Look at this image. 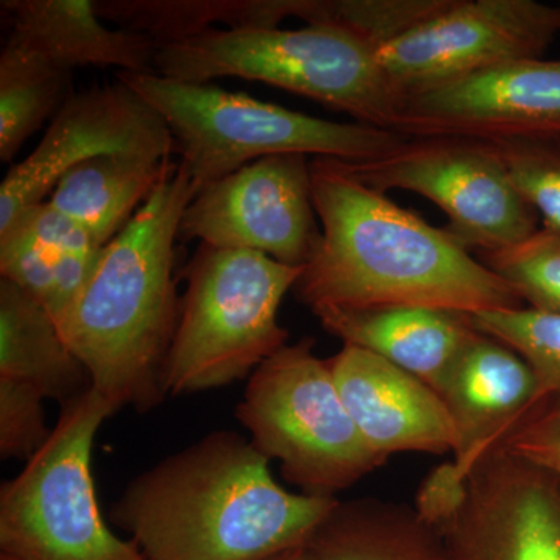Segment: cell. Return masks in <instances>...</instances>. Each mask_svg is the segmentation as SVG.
<instances>
[{
  "label": "cell",
  "mask_w": 560,
  "mask_h": 560,
  "mask_svg": "<svg viewBox=\"0 0 560 560\" xmlns=\"http://www.w3.org/2000/svg\"><path fill=\"white\" fill-rule=\"evenodd\" d=\"M453 560H560V480L495 445L440 529Z\"/></svg>",
  "instance_id": "14"
},
{
  "label": "cell",
  "mask_w": 560,
  "mask_h": 560,
  "mask_svg": "<svg viewBox=\"0 0 560 560\" xmlns=\"http://www.w3.org/2000/svg\"><path fill=\"white\" fill-rule=\"evenodd\" d=\"M72 73L39 58L2 47L0 54V161L10 162L25 142L54 119L69 97Z\"/></svg>",
  "instance_id": "23"
},
{
  "label": "cell",
  "mask_w": 560,
  "mask_h": 560,
  "mask_svg": "<svg viewBox=\"0 0 560 560\" xmlns=\"http://www.w3.org/2000/svg\"><path fill=\"white\" fill-rule=\"evenodd\" d=\"M178 164L172 156L106 154L70 168L50 194V205L106 246Z\"/></svg>",
  "instance_id": "19"
},
{
  "label": "cell",
  "mask_w": 560,
  "mask_h": 560,
  "mask_svg": "<svg viewBox=\"0 0 560 560\" xmlns=\"http://www.w3.org/2000/svg\"><path fill=\"white\" fill-rule=\"evenodd\" d=\"M301 275L302 268L256 250L201 243L184 272L187 290L162 371L165 396L223 388L250 377L289 345L279 308Z\"/></svg>",
  "instance_id": "6"
},
{
  "label": "cell",
  "mask_w": 560,
  "mask_h": 560,
  "mask_svg": "<svg viewBox=\"0 0 560 560\" xmlns=\"http://www.w3.org/2000/svg\"><path fill=\"white\" fill-rule=\"evenodd\" d=\"M315 215L311 161L278 154L202 186L184 210L178 241L256 250L304 268L320 241Z\"/></svg>",
  "instance_id": "11"
},
{
  "label": "cell",
  "mask_w": 560,
  "mask_h": 560,
  "mask_svg": "<svg viewBox=\"0 0 560 560\" xmlns=\"http://www.w3.org/2000/svg\"><path fill=\"white\" fill-rule=\"evenodd\" d=\"M508 448L560 480V407L530 416L503 442Z\"/></svg>",
  "instance_id": "30"
},
{
  "label": "cell",
  "mask_w": 560,
  "mask_h": 560,
  "mask_svg": "<svg viewBox=\"0 0 560 560\" xmlns=\"http://www.w3.org/2000/svg\"><path fill=\"white\" fill-rule=\"evenodd\" d=\"M116 410L97 390L66 401L49 441L0 489V558L147 560L106 525L92 477V451Z\"/></svg>",
  "instance_id": "7"
},
{
  "label": "cell",
  "mask_w": 560,
  "mask_h": 560,
  "mask_svg": "<svg viewBox=\"0 0 560 560\" xmlns=\"http://www.w3.org/2000/svg\"><path fill=\"white\" fill-rule=\"evenodd\" d=\"M0 11L10 31L3 47L60 72L117 68L156 73V44L140 33L106 27L91 0H2Z\"/></svg>",
  "instance_id": "17"
},
{
  "label": "cell",
  "mask_w": 560,
  "mask_h": 560,
  "mask_svg": "<svg viewBox=\"0 0 560 560\" xmlns=\"http://www.w3.org/2000/svg\"><path fill=\"white\" fill-rule=\"evenodd\" d=\"M264 560H307L305 559V548L302 547L293 548V550L279 552V555L271 556V558Z\"/></svg>",
  "instance_id": "31"
},
{
  "label": "cell",
  "mask_w": 560,
  "mask_h": 560,
  "mask_svg": "<svg viewBox=\"0 0 560 560\" xmlns=\"http://www.w3.org/2000/svg\"><path fill=\"white\" fill-rule=\"evenodd\" d=\"M407 138L503 143L560 139V60L501 62L401 101Z\"/></svg>",
  "instance_id": "13"
},
{
  "label": "cell",
  "mask_w": 560,
  "mask_h": 560,
  "mask_svg": "<svg viewBox=\"0 0 560 560\" xmlns=\"http://www.w3.org/2000/svg\"><path fill=\"white\" fill-rule=\"evenodd\" d=\"M312 338L283 346L250 374L238 422L283 478L302 493L335 497L386 459L361 438L331 374L329 360L316 355Z\"/></svg>",
  "instance_id": "8"
},
{
  "label": "cell",
  "mask_w": 560,
  "mask_h": 560,
  "mask_svg": "<svg viewBox=\"0 0 560 560\" xmlns=\"http://www.w3.org/2000/svg\"><path fill=\"white\" fill-rule=\"evenodd\" d=\"M342 404L375 455L455 451L452 418L440 394L370 350L345 345L329 360Z\"/></svg>",
  "instance_id": "15"
},
{
  "label": "cell",
  "mask_w": 560,
  "mask_h": 560,
  "mask_svg": "<svg viewBox=\"0 0 560 560\" xmlns=\"http://www.w3.org/2000/svg\"><path fill=\"white\" fill-rule=\"evenodd\" d=\"M167 124L175 153L200 186L278 156L305 154L342 162L385 156L407 136L364 124L307 116L206 83H186L158 73L117 72Z\"/></svg>",
  "instance_id": "4"
},
{
  "label": "cell",
  "mask_w": 560,
  "mask_h": 560,
  "mask_svg": "<svg viewBox=\"0 0 560 560\" xmlns=\"http://www.w3.org/2000/svg\"><path fill=\"white\" fill-rule=\"evenodd\" d=\"M378 50L335 25L210 31L156 46L158 75L206 84L237 77L323 103L393 131L401 98L390 88Z\"/></svg>",
  "instance_id": "5"
},
{
  "label": "cell",
  "mask_w": 560,
  "mask_h": 560,
  "mask_svg": "<svg viewBox=\"0 0 560 560\" xmlns=\"http://www.w3.org/2000/svg\"><path fill=\"white\" fill-rule=\"evenodd\" d=\"M175 153L167 124L128 84L72 92L35 150L13 165L0 184V231L24 210L50 197L62 176L106 154Z\"/></svg>",
  "instance_id": "12"
},
{
  "label": "cell",
  "mask_w": 560,
  "mask_h": 560,
  "mask_svg": "<svg viewBox=\"0 0 560 560\" xmlns=\"http://www.w3.org/2000/svg\"><path fill=\"white\" fill-rule=\"evenodd\" d=\"M345 345L370 350L410 372L438 394L477 327L469 315L434 308L393 307L315 313Z\"/></svg>",
  "instance_id": "18"
},
{
  "label": "cell",
  "mask_w": 560,
  "mask_h": 560,
  "mask_svg": "<svg viewBox=\"0 0 560 560\" xmlns=\"http://www.w3.org/2000/svg\"><path fill=\"white\" fill-rule=\"evenodd\" d=\"M304 548L307 560H453L416 510L370 499L338 501Z\"/></svg>",
  "instance_id": "21"
},
{
  "label": "cell",
  "mask_w": 560,
  "mask_h": 560,
  "mask_svg": "<svg viewBox=\"0 0 560 560\" xmlns=\"http://www.w3.org/2000/svg\"><path fill=\"white\" fill-rule=\"evenodd\" d=\"M46 397L25 383L0 378V456L27 463L49 441Z\"/></svg>",
  "instance_id": "29"
},
{
  "label": "cell",
  "mask_w": 560,
  "mask_h": 560,
  "mask_svg": "<svg viewBox=\"0 0 560 560\" xmlns=\"http://www.w3.org/2000/svg\"><path fill=\"white\" fill-rule=\"evenodd\" d=\"M342 167L381 194L401 189L434 202L448 217L445 231L467 249L508 248L537 231V213L512 184L495 143L408 138L378 160Z\"/></svg>",
  "instance_id": "9"
},
{
  "label": "cell",
  "mask_w": 560,
  "mask_h": 560,
  "mask_svg": "<svg viewBox=\"0 0 560 560\" xmlns=\"http://www.w3.org/2000/svg\"><path fill=\"white\" fill-rule=\"evenodd\" d=\"M105 22L140 33L156 46L195 38L202 33L276 28L272 0H95Z\"/></svg>",
  "instance_id": "22"
},
{
  "label": "cell",
  "mask_w": 560,
  "mask_h": 560,
  "mask_svg": "<svg viewBox=\"0 0 560 560\" xmlns=\"http://www.w3.org/2000/svg\"><path fill=\"white\" fill-rule=\"evenodd\" d=\"M560 32V7L536 0H451L378 50L404 101L501 62L540 58Z\"/></svg>",
  "instance_id": "10"
},
{
  "label": "cell",
  "mask_w": 560,
  "mask_h": 560,
  "mask_svg": "<svg viewBox=\"0 0 560 560\" xmlns=\"http://www.w3.org/2000/svg\"><path fill=\"white\" fill-rule=\"evenodd\" d=\"M0 560H7V559L0 558Z\"/></svg>",
  "instance_id": "32"
},
{
  "label": "cell",
  "mask_w": 560,
  "mask_h": 560,
  "mask_svg": "<svg viewBox=\"0 0 560 560\" xmlns=\"http://www.w3.org/2000/svg\"><path fill=\"white\" fill-rule=\"evenodd\" d=\"M320 241L294 293L313 313L419 307L475 315L526 307L445 230L364 186L331 158L311 161Z\"/></svg>",
  "instance_id": "1"
},
{
  "label": "cell",
  "mask_w": 560,
  "mask_h": 560,
  "mask_svg": "<svg viewBox=\"0 0 560 560\" xmlns=\"http://www.w3.org/2000/svg\"><path fill=\"white\" fill-rule=\"evenodd\" d=\"M480 254L482 264L510 283L525 305L560 315V232L541 228L515 245Z\"/></svg>",
  "instance_id": "27"
},
{
  "label": "cell",
  "mask_w": 560,
  "mask_h": 560,
  "mask_svg": "<svg viewBox=\"0 0 560 560\" xmlns=\"http://www.w3.org/2000/svg\"><path fill=\"white\" fill-rule=\"evenodd\" d=\"M0 378L31 385L61 405L92 388L54 316L7 279L0 280Z\"/></svg>",
  "instance_id": "20"
},
{
  "label": "cell",
  "mask_w": 560,
  "mask_h": 560,
  "mask_svg": "<svg viewBox=\"0 0 560 560\" xmlns=\"http://www.w3.org/2000/svg\"><path fill=\"white\" fill-rule=\"evenodd\" d=\"M515 189L544 221V230L560 232V143L518 140L495 143Z\"/></svg>",
  "instance_id": "28"
},
{
  "label": "cell",
  "mask_w": 560,
  "mask_h": 560,
  "mask_svg": "<svg viewBox=\"0 0 560 560\" xmlns=\"http://www.w3.org/2000/svg\"><path fill=\"white\" fill-rule=\"evenodd\" d=\"M201 189L178 164L102 249L62 338L114 410L149 411L165 399L162 371L178 327L175 254L184 210Z\"/></svg>",
  "instance_id": "3"
},
{
  "label": "cell",
  "mask_w": 560,
  "mask_h": 560,
  "mask_svg": "<svg viewBox=\"0 0 560 560\" xmlns=\"http://www.w3.org/2000/svg\"><path fill=\"white\" fill-rule=\"evenodd\" d=\"M440 396L456 434L452 464L463 480L486 452L506 441L545 401L529 364L478 329L453 364Z\"/></svg>",
  "instance_id": "16"
},
{
  "label": "cell",
  "mask_w": 560,
  "mask_h": 560,
  "mask_svg": "<svg viewBox=\"0 0 560 560\" xmlns=\"http://www.w3.org/2000/svg\"><path fill=\"white\" fill-rule=\"evenodd\" d=\"M75 254L80 253L46 248L18 226L0 232L2 279L10 280L35 298L57 323H60L72 305V271L69 261Z\"/></svg>",
  "instance_id": "25"
},
{
  "label": "cell",
  "mask_w": 560,
  "mask_h": 560,
  "mask_svg": "<svg viewBox=\"0 0 560 560\" xmlns=\"http://www.w3.org/2000/svg\"><path fill=\"white\" fill-rule=\"evenodd\" d=\"M271 460L234 431H212L127 486L110 518L147 560H264L302 547L337 497L283 489Z\"/></svg>",
  "instance_id": "2"
},
{
  "label": "cell",
  "mask_w": 560,
  "mask_h": 560,
  "mask_svg": "<svg viewBox=\"0 0 560 560\" xmlns=\"http://www.w3.org/2000/svg\"><path fill=\"white\" fill-rule=\"evenodd\" d=\"M470 319L529 364L545 400L560 396V315L522 307L475 313Z\"/></svg>",
  "instance_id": "26"
},
{
  "label": "cell",
  "mask_w": 560,
  "mask_h": 560,
  "mask_svg": "<svg viewBox=\"0 0 560 560\" xmlns=\"http://www.w3.org/2000/svg\"><path fill=\"white\" fill-rule=\"evenodd\" d=\"M451 0H290V16L345 28L381 50Z\"/></svg>",
  "instance_id": "24"
}]
</instances>
